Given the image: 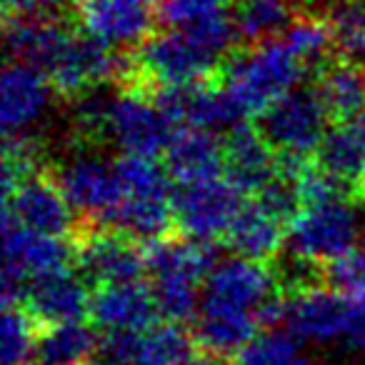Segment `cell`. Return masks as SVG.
<instances>
[{
    "instance_id": "cell-1",
    "label": "cell",
    "mask_w": 365,
    "mask_h": 365,
    "mask_svg": "<svg viewBox=\"0 0 365 365\" xmlns=\"http://www.w3.org/2000/svg\"><path fill=\"white\" fill-rule=\"evenodd\" d=\"M285 295L268 263L228 255L215 260L195 315V340L203 350L238 355L260 330L283 325Z\"/></svg>"
},
{
    "instance_id": "cell-2",
    "label": "cell",
    "mask_w": 365,
    "mask_h": 365,
    "mask_svg": "<svg viewBox=\"0 0 365 365\" xmlns=\"http://www.w3.org/2000/svg\"><path fill=\"white\" fill-rule=\"evenodd\" d=\"M6 51L11 61L31 63L46 73L53 91L66 98L101 91L120 78L130 81L133 61L58 18H6Z\"/></svg>"
},
{
    "instance_id": "cell-3",
    "label": "cell",
    "mask_w": 365,
    "mask_h": 365,
    "mask_svg": "<svg viewBox=\"0 0 365 365\" xmlns=\"http://www.w3.org/2000/svg\"><path fill=\"white\" fill-rule=\"evenodd\" d=\"M101 91L76 98L73 125L78 135L88 143H113L123 155H165L178 125L160 101L135 86L113 96Z\"/></svg>"
},
{
    "instance_id": "cell-4",
    "label": "cell",
    "mask_w": 365,
    "mask_h": 365,
    "mask_svg": "<svg viewBox=\"0 0 365 365\" xmlns=\"http://www.w3.org/2000/svg\"><path fill=\"white\" fill-rule=\"evenodd\" d=\"M310 66L283 36L235 53L220 71V86L240 108L245 120L260 118L275 101L303 83Z\"/></svg>"
},
{
    "instance_id": "cell-5",
    "label": "cell",
    "mask_w": 365,
    "mask_h": 365,
    "mask_svg": "<svg viewBox=\"0 0 365 365\" xmlns=\"http://www.w3.org/2000/svg\"><path fill=\"white\" fill-rule=\"evenodd\" d=\"M148 283L158 305V315L170 323L195 320L200 295L210 268L215 265L208 243L193 238H160L145 243Z\"/></svg>"
},
{
    "instance_id": "cell-6",
    "label": "cell",
    "mask_w": 365,
    "mask_h": 365,
    "mask_svg": "<svg viewBox=\"0 0 365 365\" xmlns=\"http://www.w3.org/2000/svg\"><path fill=\"white\" fill-rule=\"evenodd\" d=\"M363 235V218L355 213V200L345 193L308 200L295 208L288 223L285 248L305 268L325 270L355 253Z\"/></svg>"
},
{
    "instance_id": "cell-7",
    "label": "cell",
    "mask_w": 365,
    "mask_h": 365,
    "mask_svg": "<svg viewBox=\"0 0 365 365\" xmlns=\"http://www.w3.org/2000/svg\"><path fill=\"white\" fill-rule=\"evenodd\" d=\"M223 56L190 33L165 28L150 36L130 68V86L148 93H175L215 81Z\"/></svg>"
},
{
    "instance_id": "cell-8",
    "label": "cell",
    "mask_w": 365,
    "mask_h": 365,
    "mask_svg": "<svg viewBox=\"0 0 365 365\" xmlns=\"http://www.w3.org/2000/svg\"><path fill=\"white\" fill-rule=\"evenodd\" d=\"M330 118L315 86H298L258 118V130L283 158H310L330 133Z\"/></svg>"
},
{
    "instance_id": "cell-9",
    "label": "cell",
    "mask_w": 365,
    "mask_h": 365,
    "mask_svg": "<svg viewBox=\"0 0 365 365\" xmlns=\"http://www.w3.org/2000/svg\"><path fill=\"white\" fill-rule=\"evenodd\" d=\"M243 205V193L228 180L225 173L175 185L173 190V210H175V225L180 228V233L208 245L228 238Z\"/></svg>"
},
{
    "instance_id": "cell-10",
    "label": "cell",
    "mask_w": 365,
    "mask_h": 365,
    "mask_svg": "<svg viewBox=\"0 0 365 365\" xmlns=\"http://www.w3.org/2000/svg\"><path fill=\"white\" fill-rule=\"evenodd\" d=\"M71 258L73 248L66 238L36 233L3 218V308L21 305L31 280L71 268Z\"/></svg>"
},
{
    "instance_id": "cell-11",
    "label": "cell",
    "mask_w": 365,
    "mask_h": 365,
    "mask_svg": "<svg viewBox=\"0 0 365 365\" xmlns=\"http://www.w3.org/2000/svg\"><path fill=\"white\" fill-rule=\"evenodd\" d=\"M51 175L76 213L91 218L96 225L110 223L123 200L115 158L110 160L101 153L78 150L71 153Z\"/></svg>"
},
{
    "instance_id": "cell-12",
    "label": "cell",
    "mask_w": 365,
    "mask_h": 365,
    "mask_svg": "<svg viewBox=\"0 0 365 365\" xmlns=\"http://www.w3.org/2000/svg\"><path fill=\"white\" fill-rule=\"evenodd\" d=\"M353 298L323 285L300 283L285 295L283 328L303 343H343L348 333Z\"/></svg>"
},
{
    "instance_id": "cell-13",
    "label": "cell",
    "mask_w": 365,
    "mask_h": 365,
    "mask_svg": "<svg viewBox=\"0 0 365 365\" xmlns=\"http://www.w3.org/2000/svg\"><path fill=\"white\" fill-rule=\"evenodd\" d=\"M3 218L58 238H66L76 228V210L51 173L43 170L3 188Z\"/></svg>"
},
{
    "instance_id": "cell-14",
    "label": "cell",
    "mask_w": 365,
    "mask_h": 365,
    "mask_svg": "<svg viewBox=\"0 0 365 365\" xmlns=\"http://www.w3.org/2000/svg\"><path fill=\"white\" fill-rule=\"evenodd\" d=\"M71 11L83 36L115 51L140 48L153 36L150 0H73Z\"/></svg>"
},
{
    "instance_id": "cell-15",
    "label": "cell",
    "mask_w": 365,
    "mask_h": 365,
    "mask_svg": "<svg viewBox=\"0 0 365 365\" xmlns=\"http://www.w3.org/2000/svg\"><path fill=\"white\" fill-rule=\"evenodd\" d=\"M81 275L96 285L135 280L148 273L145 245L108 225H93L76 240Z\"/></svg>"
},
{
    "instance_id": "cell-16",
    "label": "cell",
    "mask_w": 365,
    "mask_h": 365,
    "mask_svg": "<svg viewBox=\"0 0 365 365\" xmlns=\"http://www.w3.org/2000/svg\"><path fill=\"white\" fill-rule=\"evenodd\" d=\"M51 81L43 71L8 58L0 78V123L6 135H33V128L48 115L53 103Z\"/></svg>"
},
{
    "instance_id": "cell-17",
    "label": "cell",
    "mask_w": 365,
    "mask_h": 365,
    "mask_svg": "<svg viewBox=\"0 0 365 365\" xmlns=\"http://www.w3.org/2000/svg\"><path fill=\"white\" fill-rule=\"evenodd\" d=\"M225 175L243 195H260L283 178V155L250 123L235 125L223 140Z\"/></svg>"
},
{
    "instance_id": "cell-18",
    "label": "cell",
    "mask_w": 365,
    "mask_h": 365,
    "mask_svg": "<svg viewBox=\"0 0 365 365\" xmlns=\"http://www.w3.org/2000/svg\"><path fill=\"white\" fill-rule=\"evenodd\" d=\"M91 298L93 290L88 288V280L71 268H63L31 280L21 305L33 315L38 328H48L91 318Z\"/></svg>"
},
{
    "instance_id": "cell-19",
    "label": "cell",
    "mask_w": 365,
    "mask_h": 365,
    "mask_svg": "<svg viewBox=\"0 0 365 365\" xmlns=\"http://www.w3.org/2000/svg\"><path fill=\"white\" fill-rule=\"evenodd\" d=\"M91 320L106 335L135 333L158 320V305L148 280H120L93 288Z\"/></svg>"
},
{
    "instance_id": "cell-20",
    "label": "cell",
    "mask_w": 365,
    "mask_h": 365,
    "mask_svg": "<svg viewBox=\"0 0 365 365\" xmlns=\"http://www.w3.org/2000/svg\"><path fill=\"white\" fill-rule=\"evenodd\" d=\"M106 358L123 365H180L193 355V340L180 323L155 320L135 333H113L103 340Z\"/></svg>"
},
{
    "instance_id": "cell-21",
    "label": "cell",
    "mask_w": 365,
    "mask_h": 365,
    "mask_svg": "<svg viewBox=\"0 0 365 365\" xmlns=\"http://www.w3.org/2000/svg\"><path fill=\"white\" fill-rule=\"evenodd\" d=\"M160 18L168 28L200 38L223 58L238 41L233 0H160Z\"/></svg>"
},
{
    "instance_id": "cell-22",
    "label": "cell",
    "mask_w": 365,
    "mask_h": 365,
    "mask_svg": "<svg viewBox=\"0 0 365 365\" xmlns=\"http://www.w3.org/2000/svg\"><path fill=\"white\" fill-rule=\"evenodd\" d=\"M165 168L173 185L223 175V140L210 130L178 128L165 150Z\"/></svg>"
},
{
    "instance_id": "cell-23",
    "label": "cell",
    "mask_w": 365,
    "mask_h": 365,
    "mask_svg": "<svg viewBox=\"0 0 365 365\" xmlns=\"http://www.w3.org/2000/svg\"><path fill=\"white\" fill-rule=\"evenodd\" d=\"M315 163L350 198H365V143L353 123H335L315 153Z\"/></svg>"
},
{
    "instance_id": "cell-24",
    "label": "cell",
    "mask_w": 365,
    "mask_h": 365,
    "mask_svg": "<svg viewBox=\"0 0 365 365\" xmlns=\"http://www.w3.org/2000/svg\"><path fill=\"white\" fill-rule=\"evenodd\" d=\"M315 91L323 98L333 125L358 120L365 113V66L343 58L338 63H323Z\"/></svg>"
},
{
    "instance_id": "cell-25",
    "label": "cell",
    "mask_w": 365,
    "mask_h": 365,
    "mask_svg": "<svg viewBox=\"0 0 365 365\" xmlns=\"http://www.w3.org/2000/svg\"><path fill=\"white\" fill-rule=\"evenodd\" d=\"M101 348L103 340L96 333V325L76 320L41 328L36 353L43 365H91Z\"/></svg>"
},
{
    "instance_id": "cell-26",
    "label": "cell",
    "mask_w": 365,
    "mask_h": 365,
    "mask_svg": "<svg viewBox=\"0 0 365 365\" xmlns=\"http://www.w3.org/2000/svg\"><path fill=\"white\" fill-rule=\"evenodd\" d=\"M293 23L295 0H233V26L245 46L275 41Z\"/></svg>"
},
{
    "instance_id": "cell-27",
    "label": "cell",
    "mask_w": 365,
    "mask_h": 365,
    "mask_svg": "<svg viewBox=\"0 0 365 365\" xmlns=\"http://www.w3.org/2000/svg\"><path fill=\"white\" fill-rule=\"evenodd\" d=\"M323 18L338 56L365 66V0H330Z\"/></svg>"
},
{
    "instance_id": "cell-28",
    "label": "cell",
    "mask_w": 365,
    "mask_h": 365,
    "mask_svg": "<svg viewBox=\"0 0 365 365\" xmlns=\"http://www.w3.org/2000/svg\"><path fill=\"white\" fill-rule=\"evenodd\" d=\"M235 365H313L303 353V340L290 330L270 328L238 353Z\"/></svg>"
},
{
    "instance_id": "cell-29",
    "label": "cell",
    "mask_w": 365,
    "mask_h": 365,
    "mask_svg": "<svg viewBox=\"0 0 365 365\" xmlns=\"http://www.w3.org/2000/svg\"><path fill=\"white\" fill-rule=\"evenodd\" d=\"M38 323L23 305L3 308V365H28L38 345Z\"/></svg>"
},
{
    "instance_id": "cell-30",
    "label": "cell",
    "mask_w": 365,
    "mask_h": 365,
    "mask_svg": "<svg viewBox=\"0 0 365 365\" xmlns=\"http://www.w3.org/2000/svg\"><path fill=\"white\" fill-rule=\"evenodd\" d=\"M288 46L308 63L310 68L320 66L328 51L333 48V38H330V28L323 16H303L295 18V23L283 33Z\"/></svg>"
},
{
    "instance_id": "cell-31",
    "label": "cell",
    "mask_w": 365,
    "mask_h": 365,
    "mask_svg": "<svg viewBox=\"0 0 365 365\" xmlns=\"http://www.w3.org/2000/svg\"><path fill=\"white\" fill-rule=\"evenodd\" d=\"M63 0H3L6 18H28V21H46L58 18Z\"/></svg>"
},
{
    "instance_id": "cell-32",
    "label": "cell",
    "mask_w": 365,
    "mask_h": 365,
    "mask_svg": "<svg viewBox=\"0 0 365 365\" xmlns=\"http://www.w3.org/2000/svg\"><path fill=\"white\" fill-rule=\"evenodd\" d=\"M348 348L365 353V298H353V310H350L348 333L343 340Z\"/></svg>"
},
{
    "instance_id": "cell-33",
    "label": "cell",
    "mask_w": 365,
    "mask_h": 365,
    "mask_svg": "<svg viewBox=\"0 0 365 365\" xmlns=\"http://www.w3.org/2000/svg\"><path fill=\"white\" fill-rule=\"evenodd\" d=\"M180 365H230L225 360V355H218V353H210V350H203V353H193L188 358L182 360Z\"/></svg>"
},
{
    "instance_id": "cell-34",
    "label": "cell",
    "mask_w": 365,
    "mask_h": 365,
    "mask_svg": "<svg viewBox=\"0 0 365 365\" xmlns=\"http://www.w3.org/2000/svg\"><path fill=\"white\" fill-rule=\"evenodd\" d=\"M358 260H360V265H363V273H365V215H363V235H360V245H358Z\"/></svg>"
},
{
    "instance_id": "cell-35",
    "label": "cell",
    "mask_w": 365,
    "mask_h": 365,
    "mask_svg": "<svg viewBox=\"0 0 365 365\" xmlns=\"http://www.w3.org/2000/svg\"><path fill=\"white\" fill-rule=\"evenodd\" d=\"M353 125H355V130H358V135L363 138V143H365V113L358 118V120H353Z\"/></svg>"
},
{
    "instance_id": "cell-36",
    "label": "cell",
    "mask_w": 365,
    "mask_h": 365,
    "mask_svg": "<svg viewBox=\"0 0 365 365\" xmlns=\"http://www.w3.org/2000/svg\"><path fill=\"white\" fill-rule=\"evenodd\" d=\"M91 365H123V363H118V360H113V358H103V360H93Z\"/></svg>"
},
{
    "instance_id": "cell-37",
    "label": "cell",
    "mask_w": 365,
    "mask_h": 365,
    "mask_svg": "<svg viewBox=\"0 0 365 365\" xmlns=\"http://www.w3.org/2000/svg\"><path fill=\"white\" fill-rule=\"evenodd\" d=\"M28 365H43V363H28Z\"/></svg>"
},
{
    "instance_id": "cell-38",
    "label": "cell",
    "mask_w": 365,
    "mask_h": 365,
    "mask_svg": "<svg viewBox=\"0 0 365 365\" xmlns=\"http://www.w3.org/2000/svg\"><path fill=\"white\" fill-rule=\"evenodd\" d=\"M150 3H160V0H150Z\"/></svg>"
}]
</instances>
